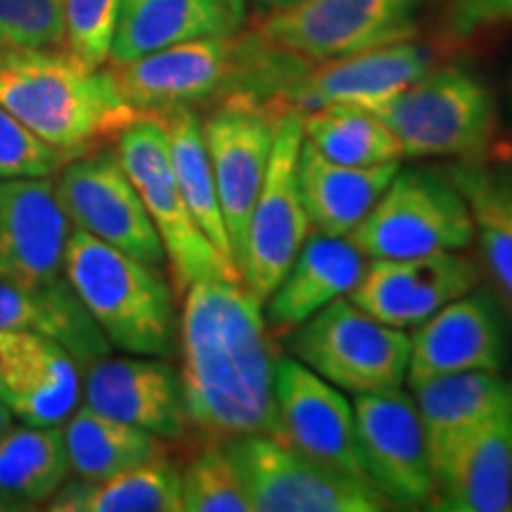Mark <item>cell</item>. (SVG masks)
<instances>
[{
  "label": "cell",
  "instance_id": "obj_38",
  "mask_svg": "<svg viewBox=\"0 0 512 512\" xmlns=\"http://www.w3.org/2000/svg\"><path fill=\"white\" fill-rule=\"evenodd\" d=\"M512 24V0H448L444 31L453 43H470Z\"/></svg>",
  "mask_w": 512,
  "mask_h": 512
},
{
  "label": "cell",
  "instance_id": "obj_21",
  "mask_svg": "<svg viewBox=\"0 0 512 512\" xmlns=\"http://www.w3.org/2000/svg\"><path fill=\"white\" fill-rule=\"evenodd\" d=\"M81 366L38 332H0V403L34 427H62L81 399Z\"/></svg>",
  "mask_w": 512,
  "mask_h": 512
},
{
  "label": "cell",
  "instance_id": "obj_8",
  "mask_svg": "<svg viewBox=\"0 0 512 512\" xmlns=\"http://www.w3.org/2000/svg\"><path fill=\"white\" fill-rule=\"evenodd\" d=\"M117 155L155 223L176 290L183 294L192 283L207 278L242 280L233 261L223 259L207 240L183 200L171 166L164 121L159 117L131 121L119 133Z\"/></svg>",
  "mask_w": 512,
  "mask_h": 512
},
{
  "label": "cell",
  "instance_id": "obj_18",
  "mask_svg": "<svg viewBox=\"0 0 512 512\" xmlns=\"http://www.w3.org/2000/svg\"><path fill=\"white\" fill-rule=\"evenodd\" d=\"M477 283V264L460 252L368 259L366 273L349 299L380 323L411 330L475 290Z\"/></svg>",
  "mask_w": 512,
  "mask_h": 512
},
{
  "label": "cell",
  "instance_id": "obj_7",
  "mask_svg": "<svg viewBox=\"0 0 512 512\" xmlns=\"http://www.w3.org/2000/svg\"><path fill=\"white\" fill-rule=\"evenodd\" d=\"M349 240L368 259L463 252L475 240V219L448 176L399 169Z\"/></svg>",
  "mask_w": 512,
  "mask_h": 512
},
{
  "label": "cell",
  "instance_id": "obj_26",
  "mask_svg": "<svg viewBox=\"0 0 512 512\" xmlns=\"http://www.w3.org/2000/svg\"><path fill=\"white\" fill-rule=\"evenodd\" d=\"M242 22L228 0H121L110 64L138 60L195 38L235 34Z\"/></svg>",
  "mask_w": 512,
  "mask_h": 512
},
{
  "label": "cell",
  "instance_id": "obj_25",
  "mask_svg": "<svg viewBox=\"0 0 512 512\" xmlns=\"http://www.w3.org/2000/svg\"><path fill=\"white\" fill-rule=\"evenodd\" d=\"M401 162L344 166L323 157L309 140L299 150V190L316 233L349 238L392 183Z\"/></svg>",
  "mask_w": 512,
  "mask_h": 512
},
{
  "label": "cell",
  "instance_id": "obj_27",
  "mask_svg": "<svg viewBox=\"0 0 512 512\" xmlns=\"http://www.w3.org/2000/svg\"><path fill=\"white\" fill-rule=\"evenodd\" d=\"M411 392L434 460L458 437L512 403V380L501 373L472 370L415 382Z\"/></svg>",
  "mask_w": 512,
  "mask_h": 512
},
{
  "label": "cell",
  "instance_id": "obj_4",
  "mask_svg": "<svg viewBox=\"0 0 512 512\" xmlns=\"http://www.w3.org/2000/svg\"><path fill=\"white\" fill-rule=\"evenodd\" d=\"M273 55L259 36H204L112 64L110 72L138 117H162L238 91L266 95Z\"/></svg>",
  "mask_w": 512,
  "mask_h": 512
},
{
  "label": "cell",
  "instance_id": "obj_32",
  "mask_svg": "<svg viewBox=\"0 0 512 512\" xmlns=\"http://www.w3.org/2000/svg\"><path fill=\"white\" fill-rule=\"evenodd\" d=\"M304 138L323 157L344 166L403 162L401 145L377 114L361 107H318L302 112Z\"/></svg>",
  "mask_w": 512,
  "mask_h": 512
},
{
  "label": "cell",
  "instance_id": "obj_1",
  "mask_svg": "<svg viewBox=\"0 0 512 512\" xmlns=\"http://www.w3.org/2000/svg\"><path fill=\"white\" fill-rule=\"evenodd\" d=\"M178 316L181 392L190 432L202 441L271 434L280 439L273 377L278 351L264 304L242 280L207 278L183 292Z\"/></svg>",
  "mask_w": 512,
  "mask_h": 512
},
{
  "label": "cell",
  "instance_id": "obj_41",
  "mask_svg": "<svg viewBox=\"0 0 512 512\" xmlns=\"http://www.w3.org/2000/svg\"><path fill=\"white\" fill-rule=\"evenodd\" d=\"M10 425H12V415H10L8 408H5L3 403H0V434L8 430Z\"/></svg>",
  "mask_w": 512,
  "mask_h": 512
},
{
  "label": "cell",
  "instance_id": "obj_22",
  "mask_svg": "<svg viewBox=\"0 0 512 512\" xmlns=\"http://www.w3.org/2000/svg\"><path fill=\"white\" fill-rule=\"evenodd\" d=\"M432 479L430 510H512V403L446 446L432 460Z\"/></svg>",
  "mask_w": 512,
  "mask_h": 512
},
{
  "label": "cell",
  "instance_id": "obj_15",
  "mask_svg": "<svg viewBox=\"0 0 512 512\" xmlns=\"http://www.w3.org/2000/svg\"><path fill=\"white\" fill-rule=\"evenodd\" d=\"M280 439L313 463L368 482L356 456L354 403L294 356H278L273 377Z\"/></svg>",
  "mask_w": 512,
  "mask_h": 512
},
{
  "label": "cell",
  "instance_id": "obj_28",
  "mask_svg": "<svg viewBox=\"0 0 512 512\" xmlns=\"http://www.w3.org/2000/svg\"><path fill=\"white\" fill-rule=\"evenodd\" d=\"M69 472L62 427L10 425L0 434V512L46 508Z\"/></svg>",
  "mask_w": 512,
  "mask_h": 512
},
{
  "label": "cell",
  "instance_id": "obj_17",
  "mask_svg": "<svg viewBox=\"0 0 512 512\" xmlns=\"http://www.w3.org/2000/svg\"><path fill=\"white\" fill-rule=\"evenodd\" d=\"M434 67L430 48L401 41L325 62H309L283 100L299 112L318 107H361L375 112Z\"/></svg>",
  "mask_w": 512,
  "mask_h": 512
},
{
  "label": "cell",
  "instance_id": "obj_40",
  "mask_svg": "<svg viewBox=\"0 0 512 512\" xmlns=\"http://www.w3.org/2000/svg\"><path fill=\"white\" fill-rule=\"evenodd\" d=\"M249 3H252L256 17H266L273 15V12L292 8V5L302 3V0H249Z\"/></svg>",
  "mask_w": 512,
  "mask_h": 512
},
{
  "label": "cell",
  "instance_id": "obj_29",
  "mask_svg": "<svg viewBox=\"0 0 512 512\" xmlns=\"http://www.w3.org/2000/svg\"><path fill=\"white\" fill-rule=\"evenodd\" d=\"M50 512H183L181 467L169 456L100 482L67 479L46 503Z\"/></svg>",
  "mask_w": 512,
  "mask_h": 512
},
{
  "label": "cell",
  "instance_id": "obj_6",
  "mask_svg": "<svg viewBox=\"0 0 512 512\" xmlns=\"http://www.w3.org/2000/svg\"><path fill=\"white\" fill-rule=\"evenodd\" d=\"M290 356L347 394L401 392L408 377L411 335L384 325L351 302H335L292 330Z\"/></svg>",
  "mask_w": 512,
  "mask_h": 512
},
{
  "label": "cell",
  "instance_id": "obj_34",
  "mask_svg": "<svg viewBox=\"0 0 512 512\" xmlns=\"http://www.w3.org/2000/svg\"><path fill=\"white\" fill-rule=\"evenodd\" d=\"M121 0H64L62 50L86 69L110 62Z\"/></svg>",
  "mask_w": 512,
  "mask_h": 512
},
{
  "label": "cell",
  "instance_id": "obj_39",
  "mask_svg": "<svg viewBox=\"0 0 512 512\" xmlns=\"http://www.w3.org/2000/svg\"><path fill=\"white\" fill-rule=\"evenodd\" d=\"M448 178L477 188L512 226V169L489 171L477 166V162H463L448 169Z\"/></svg>",
  "mask_w": 512,
  "mask_h": 512
},
{
  "label": "cell",
  "instance_id": "obj_36",
  "mask_svg": "<svg viewBox=\"0 0 512 512\" xmlns=\"http://www.w3.org/2000/svg\"><path fill=\"white\" fill-rule=\"evenodd\" d=\"M69 159L0 105V178H50Z\"/></svg>",
  "mask_w": 512,
  "mask_h": 512
},
{
  "label": "cell",
  "instance_id": "obj_37",
  "mask_svg": "<svg viewBox=\"0 0 512 512\" xmlns=\"http://www.w3.org/2000/svg\"><path fill=\"white\" fill-rule=\"evenodd\" d=\"M453 185L463 192L467 204H470L472 219H475V238L482 247L484 268L489 271L505 302L512 306V226L477 188L460 181H453Z\"/></svg>",
  "mask_w": 512,
  "mask_h": 512
},
{
  "label": "cell",
  "instance_id": "obj_19",
  "mask_svg": "<svg viewBox=\"0 0 512 512\" xmlns=\"http://www.w3.org/2000/svg\"><path fill=\"white\" fill-rule=\"evenodd\" d=\"M83 401L95 413L166 441H181L190 434L181 377L166 358L102 356L86 368Z\"/></svg>",
  "mask_w": 512,
  "mask_h": 512
},
{
  "label": "cell",
  "instance_id": "obj_23",
  "mask_svg": "<svg viewBox=\"0 0 512 512\" xmlns=\"http://www.w3.org/2000/svg\"><path fill=\"white\" fill-rule=\"evenodd\" d=\"M368 256L349 238L313 233L294 256L278 287L264 302V318L275 337H287L318 311L349 297L366 273Z\"/></svg>",
  "mask_w": 512,
  "mask_h": 512
},
{
  "label": "cell",
  "instance_id": "obj_31",
  "mask_svg": "<svg viewBox=\"0 0 512 512\" xmlns=\"http://www.w3.org/2000/svg\"><path fill=\"white\" fill-rule=\"evenodd\" d=\"M159 119L164 121L171 166H174L178 188L183 192V200L188 204L190 214L195 216L197 226L202 228L207 240L216 247V252L223 259L233 261V247H230L226 221H223L200 114L192 110V107H181V110L162 114Z\"/></svg>",
  "mask_w": 512,
  "mask_h": 512
},
{
  "label": "cell",
  "instance_id": "obj_16",
  "mask_svg": "<svg viewBox=\"0 0 512 512\" xmlns=\"http://www.w3.org/2000/svg\"><path fill=\"white\" fill-rule=\"evenodd\" d=\"M510 361V335L496 297L470 290L439 309L411 335L408 384L453 373H501Z\"/></svg>",
  "mask_w": 512,
  "mask_h": 512
},
{
  "label": "cell",
  "instance_id": "obj_10",
  "mask_svg": "<svg viewBox=\"0 0 512 512\" xmlns=\"http://www.w3.org/2000/svg\"><path fill=\"white\" fill-rule=\"evenodd\" d=\"M302 138V112L292 105L285 107L275 128L271 162L249 214L245 245L238 259L242 285L261 304L283 280L313 230L299 190Z\"/></svg>",
  "mask_w": 512,
  "mask_h": 512
},
{
  "label": "cell",
  "instance_id": "obj_5",
  "mask_svg": "<svg viewBox=\"0 0 512 512\" xmlns=\"http://www.w3.org/2000/svg\"><path fill=\"white\" fill-rule=\"evenodd\" d=\"M403 159L475 162L496 136V100L489 86L465 67H432L380 110Z\"/></svg>",
  "mask_w": 512,
  "mask_h": 512
},
{
  "label": "cell",
  "instance_id": "obj_3",
  "mask_svg": "<svg viewBox=\"0 0 512 512\" xmlns=\"http://www.w3.org/2000/svg\"><path fill=\"white\" fill-rule=\"evenodd\" d=\"M64 278L112 347L133 356H174L178 313L162 268L72 228Z\"/></svg>",
  "mask_w": 512,
  "mask_h": 512
},
{
  "label": "cell",
  "instance_id": "obj_33",
  "mask_svg": "<svg viewBox=\"0 0 512 512\" xmlns=\"http://www.w3.org/2000/svg\"><path fill=\"white\" fill-rule=\"evenodd\" d=\"M181 501L183 512H252L235 465L216 441H204L181 467Z\"/></svg>",
  "mask_w": 512,
  "mask_h": 512
},
{
  "label": "cell",
  "instance_id": "obj_2",
  "mask_svg": "<svg viewBox=\"0 0 512 512\" xmlns=\"http://www.w3.org/2000/svg\"><path fill=\"white\" fill-rule=\"evenodd\" d=\"M0 105L67 159L93 152L138 119L110 69H86L62 48L0 50Z\"/></svg>",
  "mask_w": 512,
  "mask_h": 512
},
{
  "label": "cell",
  "instance_id": "obj_35",
  "mask_svg": "<svg viewBox=\"0 0 512 512\" xmlns=\"http://www.w3.org/2000/svg\"><path fill=\"white\" fill-rule=\"evenodd\" d=\"M64 0H0V50L62 48Z\"/></svg>",
  "mask_w": 512,
  "mask_h": 512
},
{
  "label": "cell",
  "instance_id": "obj_12",
  "mask_svg": "<svg viewBox=\"0 0 512 512\" xmlns=\"http://www.w3.org/2000/svg\"><path fill=\"white\" fill-rule=\"evenodd\" d=\"M287 105L280 98L238 91L219 100L202 119L211 171L223 211V221L238 266L249 214L264 185L271 162L275 128Z\"/></svg>",
  "mask_w": 512,
  "mask_h": 512
},
{
  "label": "cell",
  "instance_id": "obj_42",
  "mask_svg": "<svg viewBox=\"0 0 512 512\" xmlns=\"http://www.w3.org/2000/svg\"><path fill=\"white\" fill-rule=\"evenodd\" d=\"M247 3H249V0H228V5H230V8H233V12H235V15H238L240 19H245Z\"/></svg>",
  "mask_w": 512,
  "mask_h": 512
},
{
  "label": "cell",
  "instance_id": "obj_20",
  "mask_svg": "<svg viewBox=\"0 0 512 512\" xmlns=\"http://www.w3.org/2000/svg\"><path fill=\"white\" fill-rule=\"evenodd\" d=\"M72 223L50 178H0V278L50 283L64 278Z\"/></svg>",
  "mask_w": 512,
  "mask_h": 512
},
{
  "label": "cell",
  "instance_id": "obj_13",
  "mask_svg": "<svg viewBox=\"0 0 512 512\" xmlns=\"http://www.w3.org/2000/svg\"><path fill=\"white\" fill-rule=\"evenodd\" d=\"M55 195L72 228L155 268L166 264L164 245L117 150L98 147L57 171Z\"/></svg>",
  "mask_w": 512,
  "mask_h": 512
},
{
  "label": "cell",
  "instance_id": "obj_14",
  "mask_svg": "<svg viewBox=\"0 0 512 512\" xmlns=\"http://www.w3.org/2000/svg\"><path fill=\"white\" fill-rule=\"evenodd\" d=\"M356 456L368 482L394 508H427L434 494L430 444L413 396L356 394Z\"/></svg>",
  "mask_w": 512,
  "mask_h": 512
},
{
  "label": "cell",
  "instance_id": "obj_9",
  "mask_svg": "<svg viewBox=\"0 0 512 512\" xmlns=\"http://www.w3.org/2000/svg\"><path fill=\"white\" fill-rule=\"evenodd\" d=\"M252 512H382L394 505L363 479L313 463L285 439L247 434L221 441Z\"/></svg>",
  "mask_w": 512,
  "mask_h": 512
},
{
  "label": "cell",
  "instance_id": "obj_30",
  "mask_svg": "<svg viewBox=\"0 0 512 512\" xmlns=\"http://www.w3.org/2000/svg\"><path fill=\"white\" fill-rule=\"evenodd\" d=\"M64 446L76 477L100 482L131 467L169 456V441L107 415L79 408L64 422Z\"/></svg>",
  "mask_w": 512,
  "mask_h": 512
},
{
  "label": "cell",
  "instance_id": "obj_24",
  "mask_svg": "<svg viewBox=\"0 0 512 512\" xmlns=\"http://www.w3.org/2000/svg\"><path fill=\"white\" fill-rule=\"evenodd\" d=\"M0 332H38L55 339L83 370L112 349L67 278L50 283L0 278Z\"/></svg>",
  "mask_w": 512,
  "mask_h": 512
},
{
  "label": "cell",
  "instance_id": "obj_11",
  "mask_svg": "<svg viewBox=\"0 0 512 512\" xmlns=\"http://www.w3.org/2000/svg\"><path fill=\"white\" fill-rule=\"evenodd\" d=\"M422 0H302L259 17L256 36L280 53L325 62L413 41Z\"/></svg>",
  "mask_w": 512,
  "mask_h": 512
}]
</instances>
